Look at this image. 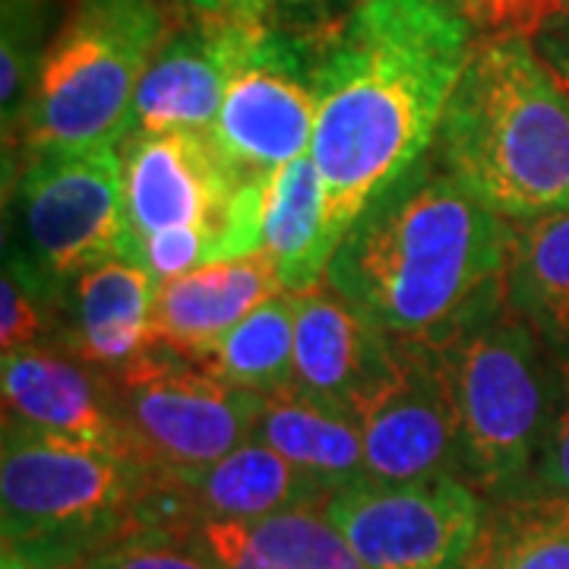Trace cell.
<instances>
[{"label": "cell", "instance_id": "1", "mask_svg": "<svg viewBox=\"0 0 569 569\" xmlns=\"http://www.w3.org/2000/svg\"><path fill=\"white\" fill-rule=\"evenodd\" d=\"M478 41L452 0H358L317 41L310 159L336 247L437 140Z\"/></svg>", "mask_w": 569, "mask_h": 569}, {"label": "cell", "instance_id": "2", "mask_svg": "<svg viewBox=\"0 0 569 569\" xmlns=\"http://www.w3.org/2000/svg\"><path fill=\"white\" fill-rule=\"evenodd\" d=\"M509 222L427 152L348 224L326 284L367 323L425 342L503 282Z\"/></svg>", "mask_w": 569, "mask_h": 569}, {"label": "cell", "instance_id": "3", "mask_svg": "<svg viewBox=\"0 0 569 569\" xmlns=\"http://www.w3.org/2000/svg\"><path fill=\"white\" fill-rule=\"evenodd\" d=\"M430 152L507 222L569 209V99L531 39L478 36Z\"/></svg>", "mask_w": 569, "mask_h": 569}, {"label": "cell", "instance_id": "4", "mask_svg": "<svg viewBox=\"0 0 569 569\" xmlns=\"http://www.w3.org/2000/svg\"><path fill=\"white\" fill-rule=\"evenodd\" d=\"M459 425L462 478L485 500L535 485L567 370L503 301V282L425 339Z\"/></svg>", "mask_w": 569, "mask_h": 569}, {"label": "cell", "instance_id": "5", "mask_svg": "<svg viewBox=\"0 0 569 569\" xmlns=\"http://www.w3.org/2000/svg\"><path fill=\"white\" fill-rule=\"evenodd\" d=\"M156 471L114 449L77 447L3 427V553L36 569H70L137 531Z\"/></svg>", "mask_w": 569, "mask_h": 569}, {"label": "cell", "instance_id": "6", "mask_svg": "<svg viewBox=\"0 0 569 569\" xmlns=\"http://www.w3.org/2000/svg\"><path fill=\"white\" fill-rule=\"evenodd\" d=\"M164 41L159 0H80L41 51L32 96L7 140L26 159L121 142L142 77Z\"/></svg>", "mask_w": 569, "mask_h": 569}, {"label": "cell", "instance_id": "7", "mask_svg": "<svg viewBox=\"0 0 569 569\" xmlns=\"http://www.w3.org/2000/svg\"><path fill=\"white\" fill-rule=\"evenodd\" d=\"M108 377L130 456L159 475H197L250 440L260 392L224 383L159 339Z\"/></svg>", "mask_w": 569, "mask_h": 569}, {"label": "cell", "instance_id": "8", "mask_svg": "<svg viewBox=\"0 0 569 569\" xmlns=\"http://www.w3.org/2000/svg\"><path fill=\"white\" fill-rule=\"evenodd\" d=\"M17 224L13 241L63 288L92 266L127 257L121 146L96 142L29 156L17 174Z\"/></svg>", "mask_w": 569, "mask_h": 569}, {"label": "cell", "instance_id": "9", "mask_svg": "<svg viewBox=\"0 0 569 569\" xmlns=\"http://www.w3.org/2000/svg\"><path fill=\"white\" fill-rule=\"evenodd\" d=\"M317 41L320 36L250 26L219 121L209 130L241 181L310 152L317 123Z\"/></svg>", "mask_w": 569, "mask_h": 569}, {"label": "cell", "instance_id": "10", "mask_svg": "<svg viewBox=\"0 0 569 569\" xmlns=\"http://www.w3.org/2000/svg\"><path fill=\"white\" fill-rule=\"evenodd\" d=\"M488 500L459 475L408 485L355 481L332 490L326 516L367 569H459Z\"/></svg>", "mask_w": 569, "mask_h": 569}, {"label": "cell", "instance_id": "11", "mask_svg": "<svg viewBox=\"0 0 569 569\" xmlns=\"http://www.w3.org/2000/svg\"><path fill=\"white\" fill-rule=\"evenodd\" d=\"M118 146L130 247L181 224L209 228L219 238L228 206L244 181L224 162L212 133H127Z\"/></svg>", "mask_w": 569, "mask_h": 569}, {"label": "cell", "instance_id": "12", "mask_svg": "<svg viewBox=\"0 0 569 569\" xmlns=\"http://www.w3.org/2000/svg\"><path fill=\"white\" fill-rule=\"evenodd\" d=\"M396 342L402 370L361 415L367 478L380 485H408L433 475L462 478L459 425L437 361L425 342Z\"/></svg>", "mask_w": 569, "mask_h": 569}, {"label": "cell", "instance_id": "13", "mask_svg": "<svg viewBox=\"0 0 569 569\" xmlns=\"http://www.w3.org/2000/svg\"><path fill=\"white\" fill-rule=\"evenodd\" d=\"M3 427L77 447L127 452L114 383L67 348L3 351Z\"/></svg>", "mask_w": 569, "mask_h": 569}, {"label": "cell", "instance_id": "14", "mask_svg": "<svg viewBox=\"0 0 569 569\" xmlns=\"http://www.w3.org/2000/svg\"><path fill=\"white\" fill-rule=\"evenodd\" d=\"M295 298V380L361 418L396 383L402 370L399 342L367 323L326 279Z\"/></svg>", "mask_w": 569, "mask_h": 569}, {"label": "cell", "instance_id": "15", "mask_svg": "<svg viewBox=\"0 0 569 569\" xmlns=\"http://www.w3.org/2000/svg\"><path fill=\"white\" fill-rule=\"evenodd\" d=\"M247 32L250 26L244 22L193 17V22L164 36L137 89L127 133H209L219 121Z\"/></svg>", "mask_w": 569, "mask_h": 569}, {"label": "cell", "instance_id": "16", "mask_svg": "<svg viewBox=\"0 0 569 569\" xmlns=\"http://www.w3.org/2000/svg\"><path fill=\"white\" fill-rule=\"evenodd\" d=\"M276 291H284L282 279L263 250L190 269L178 279L159 282L152 336L200 361Z\"/></svg>", "mask_w": 569, "mask_h": 569}, {"label": "cell", "instance_id": "17", "mask_svg": "<svg viewBox=\"0 0 569 569\" xmlns=\"http://www.w3.org/2000/svg\"><path fill=\"white\" fill-rule=\"evenodd\" d=\"M156 291L159 279L127 257H111L86 269L67 295V329L61 348L104 373H118L133 365L156 342Z\"/></svg>", "mask_w": 569, "mask_h": 569}, {"label": "cell", "instance_id": "18", "mask_svg": "<svg viewBox=\"0 0 569 569\" xmlns=\"http://www.w3.org/2000/svg\"><path fill=\"white\" fill-rule=\"evenodd\" d=\"M250 440L276 449L332 490L367 478L361 418L298 380L260 392Z\"/></svg>", "mask_w": 569, "mask_h": 569}, {"label": "cell", "instance_id": "19", "mask_svg": "<svg viewBox=\"0 0 569 569\" xmlns=\"http://www.w3.org/2000/svg\"><path fill=\"white\" fill-rule=\"evenodd\" d=\"M187 538L216 569H367L320 507L263 519H209Z\"/></svg>", "mask_w": 569, "mask_h": 569}, {"label": "cell", "instance_id": "20", "mask_svg": "<svg viewBox=\"0 0 569 569\" xmlns=\"http://www.w3.org/2000/svg\"><path fill=\"white\" fill-rule=\"evenodd\" d=\"M181 481L197 526L209 519H263L284 509L320 507L332 488L305 468L288 462L276 449L247 440L219 462L197 475H174Z\"/></svg>", "mask_w": 569, "mask_h": 569}, {"label": "cell", "instance_id": "21", "mask_svg": "<svg viewBox=\"0 0 569 569\" xmlns=\"http://www.w3.org/2000/svg\"><path fill=\"white\" fill-rule=\"evenodd\" d=\"M503 301L569 361V209L509 222Z\"/></svg>", "mask_w": 569, "mask_h": 569}, {"label": "cell", "instance_id": "22", "mask_svg": "<svg viewBox=\"0 0 569 569\" xmlns=\"http://www.w3.org/2000/svg\"><path fill=\"white\" fill-rule=\"evenodd\" d=\"M260 250L269 253L284 291H310L326 279L336 238L326 222V193L310 152L266 178Z\"/></svg>", "mask_w": 569, "mask_h": 569}, {"label": "cell", "instance_id": "23", "mask_svg": "<svg viewBox=\"0 0 569 569\" xmlns=\"http://www.w3.org/2000/svg\"><path fill=\"white\" fill-rule=\"evenodd\" d=\"M459 569H569V500L538 485L490 497Z\"/></svg>", "mask_w": 569, "mask_h": 569}, {"label": "cell", "instance_id": "24", "mask_svg": "<svg viewBox=\"0 0 569 569\" xmlns=\"http://www.w3.org/2000/svg\"><path fill=\"white\" fill-rule=\"evenodd\" d=\"M295 291H276L212 348L200 365L231 387L269 392L295 380Z\"/></svg>", "mask_w": 569, "mask_h": 569}, {"label": "cell", "instance_id": "25", "mask_svg": "<svg viewBox=\"0 0 569 569\" xmlns=\"http://www.w3.org/2000/svg\"><path fill=\"white\" fill-rule=\"evenodd\" d=\"M0 348H61L67 329V295L54 279H48L17 241L3 247V284H0Z\"/></svg>", "mask_w": 569, "mask_h": 569}, {"label": "cell", "instance_id": "26", "mask_svg": "<svg viewBox=\"0 0 569 569\" xmlns=\"http://www.w3.org/2000/svg\"><path fill=\"white\" fill-rule=\"evenodd\" d=\"M193 17L323 36L348 17L358 0H181Z\"/></svg>", "mask_w": 569, "mask_h": 569}, {"label": "cell", "instance_id": "27", "mask_svg": "<svg viewBox=\"0 0 569 569\" xmlns=\"http://www.w3.org/2000/svg\"><path fill=\"white\" fill-rule=\"evenodd\" d=\"M70 569H216L187 535L137 531Z\"/></svg>", "mask_w": 569, "mask_h": 569}, {"label": "cell", "instance_id": "28", "mask_svg": "<svg viewBox=\"0 0 569 569\" xmlns=\"http://www.w3.org/2000/svg\"><path fill=\"white\" fill-rule=\"evenodd\" d=\"M212 253H216V234L209 228L181 224V228H164L159 234L137 241L130 247L127 260L146 266L159 282H168L190 269L212 263Z\"/></svg>", "mask_w": 569, "mask_h": 569}, {"label": "cell", "instance_id": "29", "mask_svg": "<svg viewBox=\"0 0 569 569\" xmlns=\"http://www.w3.org/2000/svg\"><path fill=\"white\" fill-rule=\"evenodd\" d=\"M478 36H522L535 39L557 20V10L545 0H452Z\"/></svg>", "mask_w": 569, "mask_h": 569}, {"label": "cell", "instance_id": "30", "mask_svg": "<svg viewBox=\"0 0 569 569\" xmlns=\"http://www.w3.org/2000/svg\"><path fill=\"white\" fill-rule=\"evenodd\" d=\"M563 370H567L563 402H560V411H557V421H553V430H550L545 456H541L538 471H535V485L569 500V361L563 365Z\"/></svg>", "mask_w": 569, "mask_h": 569}, {"label": "cell", "instance_id": "31", "mask_svg": "<svg viewBox=\"0 0 569 569\" xmlns=\"http://www.w3.org/2000/svg\"><path fill=\"white\" fill-rule=\"evenodd\" d=\"M535 51L541 63L550 70V77L557 80V86L563 89V96L569 99V29L563 22H550L545 26L535 39Z\"/></svg>", "mask_w": 569, "mask_h": 569}, {"label": "cell", "instance_id": "32", "mask_svg": "<svg viewBox=\"0 0 569 569\" xmlns=\"http://www.w3.org/2000/svg\"><path fill=\"white\" fill-rule=\"evenodd\" d=\"M3 569H36V567H29L26 560L13 557V553H3Z\"/></svg>", "mask_w": 569, "mask_h": 569}, {"label": "cell", "instance_id": "33", "mask_svg": "<svg viewBox=\"0 0 569 569\" xmlns=\"http://www.w3.org/2000/svg\"><path fill=\"white\" fill-rule=\"evenodd\" d=\"M545 3H550V7L557 10V17H560V13H563V7H567L569 0H545Z\"/></svg>", "mask_w": 569, "mask_h": 569}, {"label": "cell", "instance_id": "34", "mask_svg": "<svg viewBox=\"0 0 569 569\" xmlns=\"http://www.w3.org/2000/svg\"><path fill=\"white\" fill-rule=\"evenodd\" d=\"M553 22H563V26H567V29H569V3H567V7H563V13H560V17H557V20H553Z\"/></svg>", "mask_w": 569, "mask_h": 569}]
</instances>
